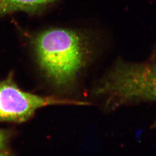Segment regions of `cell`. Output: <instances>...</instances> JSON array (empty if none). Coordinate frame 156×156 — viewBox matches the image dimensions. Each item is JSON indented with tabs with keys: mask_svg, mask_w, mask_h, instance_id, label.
Here are the masks:
<instances>
[{
	"mask_svg": "<svg viewBox=\"0 0 156 156\" xmlns=\"http://www.w3.org/2000/svg\"><path fill=\"white\" fill-rule=\"evenodd\" d=\"M6 131L0 129V156L8 155L9 154L8 143L9 136Z\"/></svg>",
	"mask_w": 156,
	"mask_h": 156,
	"instance_id": "cell-5",
	"label": "cell"
},
{
	"mask_svg": "<svg viewBox=\"0 0 156 156\" xmlns=\"http://www.w3.org/2000/svg\"><path fill=\"white\" fill-rule=\"evenodd\" d=\"M129 80L133 92L140 101L156 102V50L147 60L133 64Z\"/></svg>",
	"mask_w": 156,
	"mask_h": 156,
	"instance_id": "cell-3",
	"label": "cell"
},
{
	"mask_svg": "<svg viewBox=\"0 0 156 156\" xmlns=\"http://www.w3.org/2000/svg\"><path fill=\"white\" fill-rule=\"evenodd\" d=\"M57 104L85 105L87 103L27 93L21 90L11 78L0 81V121L23 122L37 109Z\"/></svg>",
	"mask_w": 156,
	"mask_h": 156,
	"instance_id": "cell-2",
	"label": "cell"
},
{
	"mask_svg": "<svg viewBox=\"0 0 156 156\" xmlns=\"http://www.w3.org/2000/svg\"><path fill=\"white\" fill-rule=\"evenodd\" d=\"M34 46L40 67L52 83L62 89L77 85L94 58L86 38L68 29L41 32L34 38Z\"/></svg>",
	"mask_w": 156,
	"mask_h": 156,
	"instance_id": "cell-1",
	"label": "cell"
},
{
	"mask_svg": "<svg viewBox=\"0 0 156 156\" xmlns=\"http://www.w3.org/2000/svg\"><path fill=\"white\" fill-rule=\"evenodd\" d=\"M56 0H0V17L13 12H35Z\"/></svg>",
	"mask_w": 156,
	"mask_h": 156,
	"instance_id": "cell-4",
	"label": "cell"
},
{
	"mask_svg": "<svg viewBox=\"0 0 156 156\" xmlns=\"http://www.w3.org/2000/svg\"><path fill=\"white\" fill-rule=\"evenodd\" d=\"M153 126L154 127H155V128H156V120L155 121V122L153 124Z\"/></svg>",
	"mask_w": 156,
	"mask_h": 156,
	"instance_id": "cell-6",
	"label": "cell"
}]
</instances>
